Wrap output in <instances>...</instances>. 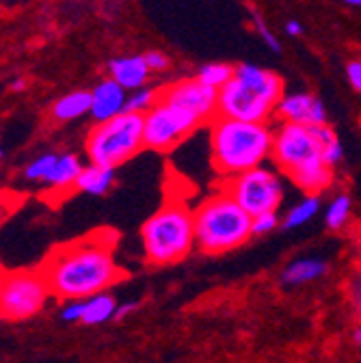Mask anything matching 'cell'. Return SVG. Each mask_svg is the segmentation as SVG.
<instances>
[{
    "instance_id": "1",
    "label": "cell",
    "mask_w": 361,
    "mask_h": 363,
    "mask_svg": "<svg viewBox=\"0 0 361 363\" xmlns=\"http://www.w3.org/2000/svg\"><path fill=\"white\" fill-rule=\"evenodd\" d=\"M113 249L115 238H109L106 232L57 247L39 268L48 281L50 294L61 301H84L109 292L123 279Z\"/></svg>"
},
{
    "instance_id": "2",
    "label": "cell",
    "mask_w": 361,
    "mask_h": 363,
    "mask_svg": "<svg viewBox=\"0 0 361 363\" xmlns=\"http://www.w3.org/2000/svg\"><path fill=\"white\" fill-rule=\"evenodd\" d=\"M208 132L210 160L223 179L257 169L273 158L275 128L270 123L216 117L208 125Z\"/></svg>"
},
{
    "instance_id": "3",
    "label": "cell",
    "mask_w": 361,
    "mask_h": 363,
    "mask_svg": "<svg viewBox=\"0 0 361 363\" xmlns=\"http://www.w3.org/2000/svg\"><path fill=\"white\" fill-rule=\"evenodd\" d=\"M270 162L305 195H321L333 184V169L323 158V143L316 128L279 123Z\"/></svg>"
},
{
    "instance_id": "4",
    "label": "cell",
    "mask_w": 361,
    "mask_h": 363,
    "mask_svg": "<svg viewBox=\"0 0 361 363\" xmlns=\"http://www.w3.org/2000/svg\"><path fill=\"white\" fill-rule=\"evenodd\" d=\"M284 96V80L277 72L240 63L234 78L218 91V117L268 123Z\"/></svg>"
},
{
    "instance_id": "5",
    "label": "cell",
    "mask_w": 361,
    "mask_h": 363,
    "mask_svg": "<svg viewBox=\"0 0 361 363\" xmlns=\"http://www.w3.org/2000/svg\"><path fill=\"white\" fill-rule=\"evenodd\" d=\"M195 214V245L206 255H223L243 247L251 236L253 216L223 189L206 197Z\"/></svg>"
},
{
    "instance_id": "6",
    "label": "cell",
    "mask_w": 361,
    "mask_h": 363,
    "mask_svg": "<svg viewBox=\"0 0 361 363\" xmlns=\"http://www.w3.org/2000/svg\"><path fill=\"white\" fill-rule=\"evenodd\" d=\"M141 245L145 259L167 266L184 259L195 245V214L187 201H165L141 227Z\"/></svg>"
},
{
    "instance_id": "7",
    "label": "cell",
    "mask_w": 361,
    "mask_h": 363,
    "mask_svg": "<svg viewBox=\"0 0 361 363\" xmlns=\"http://www.w3.org/2000/svg\"><path fill=\"white\" fill-rule=\"evenodd\" d=\"M141 150H145L143 115L137 113H121L109 121L96 123L84 141L89 162L109 169L126 164Z\"/></svg>"
},
{
    "instance_id": "8",
    "label": "cell",
    "mask_w": 361,
    "mask_h": 363,
    "mask_svg": "<svg viewBox=\"0 0 361 363\" xmlns=\"http://www.w3.org/2000/svg\"><path fill=\"white\" fill-rule=\"evenodd\" d=\"M223 191L251 216L277 212L286 199L284 177L275 164H262L236 177L223 179Z\"/></svg>"
},
{
    "instance_id": "9",
    "label": "cell",
    "mask_w": 361,
    "mask_h": 363,
    "mask_svg": "<svg viewBox=\"0 0 361 363\" xmlns=\"http://www.w3.org/2000/svg\"><path fill=\"white\" fill-rule=\"evenodd\" d=\"M204 128L199 119H195L189 111L173 106L158 98L156 106L143 115V141L145 150L167 154L173 152L179 143Z\"/></svg>"
},
{
    "instance_id": "10",
    "label": "cell",
    "mask_w": 361,
    "mask_h": 363,
    "mask_svg": "<svg viewBox=\"0 0 361 363\" xmlns=\"http://www.w3.org/2000/svg\"><path fill=\"white\" fill-rule=\"evenodd\" d=\"M50 294L41 270H18L5 277L0 296V315L5 320H26L35 315Z\"/></svg>"
},
{
    "instance_id": "11",
    "label": "cell",
    "mask_w": 361,
    "mask_h": 363,
    "mask_svg": "<svg viewBox=\"0 0 361 363\" xmlns=\"http://www.w3.org/2000/svg\"><path fill=\"white\" fill-rule=\"evenodd\" d=\"M160 100L189 111L201 125H210L218 117V91L199 78H182L160 86Z\"/></svg>"
},
{
    "instance_id": "12",
    "label": "cell",
    "mask_w": 361,
    "mask_h": 363,
    "mask_svg": "<svg viewBox=\"0 0 361 363\" xmlns=\"http://www.w3.org/2000/svg\"><path fill=\"white\" fill-rule=\"evenodd\" d=\"M275 117L279 123H296V125H327V108L321 98H316L313 94H286L277 106Z\"/></svg>"
},
{
    "instance_id": "13",
    "label": "cell",
    "mask_w": 361,
    "mask_h": 363,
    "mask_svg": "<svg viewBox=\"0 0 361 363\" xmlns=\"http://www.w3.org/2000/svg\"><path fill=\"white\" fill-rule=\"evenodd\" d=\"M126 104H128L126 89L119 86L113 78H104L91 91V113L89 115L94 117L96 123H102L126 113Z\"/></svg>"
},
{
    "instance_id": "14",
    "label": "cell",
    "mask_w": 361,
    "mask_h": 363,
    "mask_svg": "<svg viewBox=\"0 0 361 363\" xmlns=\"http://www.w3.org/2000/svg\"><path fill=\"white\" fill-rule=\"evenodd\" d=\"M109 74L126 91H139V89L148 86L152 69L148 67L145 57L137 55V57H117V59H113L109 63Z\"/></svg>"
},
{
    "instance_id": "15",
    "label": "cell",
    "mask_w": 361,
    "mask_h": 363,
    "mask_svg": "<svg viewBox=\"0 0 361 363\" xmlns=\"http://www.w3.org/2000/svg\"><path fill=\"white\" fill-rule=\"evenodd\" d=\"M329 272V264L323 257H301L290 262L282 270V284L286 288H296V286H307L323 279Z\"/></svg>"
},
{
    "instance_id": "16",
    "label": "cell",
    "mask_w": 361,
    "mask_h": 363,
    "mask_svg": "<svg viewBox=\"0 0 361 363\" xmlns=\"http://www.w3.org/2000/svg\"><path fill=\"white\" fill-rule=\"evenodd\" d=\"M82 162L76 154H61L52 167V171L48 173V177L43 179L52 193H63L67 195L70 191H76V182L82 173Z\"/></svg>"
},
{
    "instance_id": "17",
    "label": "cell",
    "mask_w": 361,
    "mask_h": 363,
    "mask_svg": "<svg viewBox=\"0 0 361 363\" xmlns=\"http://www.w3.org/2000/svg\"><path fill=\"white\" fill-rule=\"evenodd\" d=\"M113 184H115V169L89 162L82 169V173H80V177L76 182V191L100 197V195L109 193Z\"/></svg>"
},
{
    "instance_id": "18",
    "label": "cell",
    "mask_w": 361,
    "mask_h": 363,
    "mask_svg": "<svg viewBox=\"0 0 361 363\" xmlns=\"http://www.w3.org/2000/svg\"><path fill=\"white\" fill-rule=\"evenodd\" d=\"M117 301L109 292H100L82 301V325L87 327H96L104 325L109 320H115V311H117Z\"/></svg>"
},
{
    "instance_id": "19",
    "label": "cell",
    "mask_w": 361,
    "mask_h": 363,
    "mask_svg": "<svg viewBox=\"0 0 361 363\" xmlns=\"http://www.w3.org/2000/svg\"><path fill=\"white\" fill-rule=\"evenodd\" d=\"M87 113H91V91H72L52 106V117L57 121H74Z\"/></svg>"
},
{
    "instance_id": "20",
    "label": "cell",
    "mask_w": 361,
    "mask_h": 363,
    "mask_svg": "<svg viewBox=\"0 0 361 363\" xmlns=\"http://www.w3.org/2000/svg\"><path fill=\"white\" fill-rule=\"evenodd\" d=\"M321 195H305L303 199H299L282 218V227L284 230H296V227L307 225L316 214L321 212Z\"/></svg>"
},
{
    "instance_id": "21",
    "label": "cell",
    "mask_w": 361,
    "mask_h": 363,
    "mask_svg": "<svg viewBox=\"0 0 361 363\" xmlns=\"http://www.w3.org/2000/svg\"><path fill=\"white\" fill-rule=\"evenodd\" d=\"M234 72H236V65H230V63H206V65L199 67L195 78H199L210 89L221 91L225 84L234 78Z\"/></svg>"
},
{
    "instance_id": "22",
    "label": "cell",
    "mask_w": 361,
    "mask_h": 363,
    "mask_svg": "<svg viewBox=\"0 0 361 363\" xmlns=\"http://www.w3.org/2000/svg\"><path fill=\"white\" fill-rule=\"evenodd\" d=\"M350 212H352V201L346 193H340L335 195L329 206H327V212H325V223L329 230L338 232V230H344V225L348 223L350 218Z\"/></svg>"
},
{
    "instance_id": "23",
    "label": "cell",
    "mask_w": 361,
    "mask_h": 363,
    "mask_svg": "<svg viewBox=\"0 0 361 363\" xmlns=\"http://www.w3.org/2000/svg\"><path fill=\"white\" fill-rule=\"evenodd\" d=\"M316 134H318V139L323 143V158L325 162L335 169L342 158H344V150H342V143L338 139V134L329 128V125H316Z\"/></svg>"
},
{
    "instance_id": "24",
    "label": "cell",
    "mask_w": 361,
    "mask_h": 363,
    "mask_svg": "<svg viewBox=\"0 0 361 363\" xmlns=\"http://www.w3.org/2000/svg\"><path fill=\"white\" fill-rule=\"evenodd\" d=\"M158 98H160V89L143 86V89H139V91H132V96H128L126 113L145 115V113H150V111L156 106Z\"/></svg>"
},
{
    "instance_id": "25",
    "label": "cell",
    "mask_w": 361,
    "mask_h": 363,
    "mask_svg": "<svg viewBox=\"0 0 361 363\" xmlns=\"http://www.w3.org/2000/svg\"><path fill=\"white\" fill-rule=\"evenodd\" d=\"M57 158H59V154H43V156L35 158V160L26 167V173H24L26 179H30V182H43V179L48 177V173L52 171Z\"/></svg>"
},
{
    "instance_id": "26",
    "label": "cell",
    "mask_w": 361,
    "mask_h": 363,
    "mask_svg": "<svg viewBox=\"0 0 361 363\" xmlns=\"http://www.w3.org/2000/svg\"><path fill=\"white\" fill-rule=\"evenodd\" d=\"M279 225H282V218L277 212H264V214L253 216L251 232H253V236H266L270 232H275V227H279Z\"/></svg>"
},
{
    "instance_id": "27",
    "label": "cell",
    "mask_w": 361,
    "mask_h": 363,
    "mask_svg": "<svg viewBox=\"0 0 361 363\" xmlns=\"http://www.w3.org/2000/svg\"><path fill=\"white\" fill-rule=\"evenodd\" d=\"M22 203V197L11 191H0V227L16 212V208Z\"/></svg>"
},
{
    "instance_id": "28",
    "label": "cell",
    "mask_w": 361,
    "mask_h": 363,
    "mask_svg": "<svg viewBox=\"0 0 361 363\" xmlns=\"http://www.w3.org/2000/svg\"><path fill=\"white\" fill-rule=\"evenodd\" d=\"M253 24H255V28H257L260 37L264 39V43L268 45V48L273 50V52H279V50H282V43H279V39L275 37V33H273V30H270V28L264 24V20L260 18V13H253Z\"/></svg>"
},
{
    "instance_id": "29",
    "label": "cell",
    "mask_w": 361,
    "mask_h": 363,
    "mask_svg": "<svg viewBox=\"0 0 361 363\" xmlns=\"http://www.w3.org/2000/svg\"><path fill=\"white\" fill-rule=\"evenodd\" d=\"M348 301L357 313H361V268L355 272L348 281Z\"/></svg>"
},
{
    "instance_id": "30",
    "label": "cell",
    "mask_w": 361,
    "mask_h": 363,
    "mask_svg": "<svg viewBox=\"0 0 361 363\" xmlns=\"http://www.w3.org/2000/svg\"><path fill=\"white\" fill-rule=\"evenodd\" d=\"M61 318L65 323H82V301H65Z\"/></svg>"
},
{
    "instance_id": "31",
    "label": "cell",
    "mask_w": 361,
    "mask_h": 363,
    "mask_svg": "<svg viewBox=\"0 0 361 363\" xmlns=\"http://www.w3.org/2000/svg\"><path fill=\"white\" fill-rule=\"evenodd\" d=\"M143 57H145V63H148V67H150L152 72H165V69H169V57H167L165 52H160V50H150V52H145Z\"/></svg>"
},
{
    "instance_id": "32",
    "label": "cell",
    "mask_w": 361,
    "mask_h": 363,
    "mask_svg": "<svg viewBox=\"0 0 361 363\" xmlns=\"http://www.w3.org/2000/svg\"><path fill=\"white\" fill-rule=\"evenodd\" d=\"M348 74V82L352 84L355 91H361V61H350L346 67Z\"/></svg>"
},
{
    "instance_id": "33",
    "label": "cell",
    "mask_w": 361,
    "mask_h": 363,
    "mask_svg": "<svg viewBox=\"0 0 361 363\" xmlns=\"http://www.w3.org/2000/svg\"><path fill=\"white\" fill-rule=\"evenodd\" d=\"M134 309H137V303H121V305L117 307V311H115V320H123V318H126L128 313H132Z\"/></svg>"
},
{
    "instance_id": "34",
    "label": "cell",
    "mask_w": 361,
    "mask_h": 363,
    "mask_svg": "<svg viewBox=\"0 0 361 363\" xmlns=\"http://www.w3.org/2000/svg\"><path fill=\"white\" fill-rule=\"evenodd\" d=\"M286 33H288L290 37H299V35L303 33V24H301V22H296V20H292V22H288V24H286Z\"/></svg>"
},
{
    "instance_id": "35",
    "label": "cell",
    "mask_w": 361,
    "mask_h": 363,
    "mask_svg": "<svg viewBox=\"0 0 361 363\" xmlns=\"http://www.w3.org/2000/svg\"><path fill=\"white\" fill-rule=\"evenodd\" d=\"M352 342H355V346H361V325L355 327V331H352Z\"/></svg>"
},
{
    "instance_id": "36",
    "label": "cell",
    "mask_w": 361,
    "mask_h": 363,
    "mask_svg": "<svg viewBox=\"0 0 361 363\" xmlns=\"http://www.w3.org/2000/svg\"><path fill=\"white\" fill-rule=\"evenodd\" d=\"M5 277H7V275H5L3 270H0V296H3V286H5Z\"/></svg>"
},
{
    "instance_id": "37",
    "label": "cell",
    "mask_w": 361,
    "mask_h": 363,
    "mask_svg": "<svg viewBox=\"0 0 361 363\" xmlns=\"http://www.w3.org/2000/svg\"><path fill=\"white\" fill-rule=\"evenodd\" d=\"M13 89L22 91V89H24V80H16V82H13Z\"/></svg>"
},
{
    "instance_id": "38",
    "label": "cell",
    "mask_w": 361,
    "mask_h": 363,
    "mask_svg": "<svg viewBox=\"0 0 361 363\" xmlns=\"http://www.w3.org/2000/svg\"><path fill=\"white\" fill-rule=\"evenodd\" d=\"M344 3H348L352 7H361V0H344Z\"/></svg>"
},
{
    "instance_id": "39",
    "label": "cell",
    "mask_w": 361,
    "mask_h": 363,
    "mask_svg": "<svg viewBox=\"0 0 361 363\" xmlns=\"http://www.w3.org/2000/svg\"><path fill=\"white\" fill-rule=\"evenodd\" d=\"M0 158H3V152H0Z\"/></svg>"
}]
</instances>
